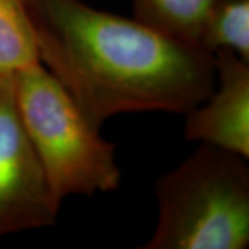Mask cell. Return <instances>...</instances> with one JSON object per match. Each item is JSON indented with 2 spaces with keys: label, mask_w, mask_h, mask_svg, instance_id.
Returning a JSON list of instances; mask_svg holds the SVG:
<instances>
[{
  "label": "cell",
  "mask_w": 249,
  "mask_h": 249,
  "mask_svg": "<svg viewBox=\"0 0 249 249\" xmlns=\"http://www.w3.org/2000/svg\"><path fill=\"white\" fill-rule=\"evenodd\" d=\"M39 61L93 126L186 114L214 86L213 54L82 0H25Z\"/></svg>",
  "instance_id": "obj_1"
},
{
  "label": "cell",
  "mask_w": 249,
  "mask_h": 249,
  "mask_svg": "<svg viewBox=\"0 0 249 249\" xmlns=\"http://www.w3.org/2000/svg\"><path fill=\"white\" fill-rule=\"evenodd\" d=\"M157 224L142 249H245L249 245L248 160L198 144L157 178Z\"/></svg>",
  "instance_id": "obj_2"
},
{
  "label": "cell",
  "mask_w": 249,
  "mask_h": 249,
  "mask_svg": "<svg viewBox=\"0 0 249 249\" xmlns=\"http://www.w3.org/2000/svg\"><path fill=\"white\" fill-rule=\"evenodd\" d=\"M14 97L55 204L61 208L70 196L115 191L122 178L115 145L40 62L14 76Z\"/></svg>",
  "instance_id": "obj_3"
},
{
  "label": "cell",
  "mask_w": 249,
  "mask_h": 249,
  "mask_svg": "<svg viewBox=\"0 0 249 249\" xmlns=\"http://www.w3.org/2000/svg\"><path fill=\"white\" fill-rule=\"evenodd\" d=\"M58 212L18 115L14 76L0 79V237L53 226Z\"/></svg>",
  "instance_id": "obj_4"
},
{
  "label": "cell",
  "mask_w": 249,
  "mask_h": 249,
  "mask_svg": "<svg viewBox=\"0 0 249 249\" xmlns=\"http://www.w3.org/2000/svg\"><path fill=\"white\" fill-rule=\"evenodd\" d=\"M214 57V86L186 112L184 137L249 158V61L220 50Z\"/></svg>",
  "instance_id": "obj_5"
},
{
  "label": "cell",
  "mask_w": 249,
  "mask_h": 249,
  "mask_svg": "<svg viewBox=\"0 0 249 249\" xmlns=\"http://www.w3.org/2000/svg\"><path fill=\"white\" fill-rule=\"evenodd\" d=\"M137 21L163 35L199 46L214 0H130ZM201 47V46H199Z\"/></svg>",
  "instance_id": "obj_6"
},
{
  "label": "cell",
  "mask_w": 249,
  "mask_h": 249,
  "mask_svg": "<svg viewBox=\"0 0 249 249\" xmlns=\"http://www.w3.org/2000/svg\"><path fill=\"white\" fill-rule=\"evenodd\" d=\"M39 61L25 0H0V79L16 76Z\"/></svg>",
  "instance_id": "obj_7"
},
{
  "label": "cell",
  "mask_w": 249,
  "mask_h": 249,
  "mask_svg": "<svg viewBox=\"0 0 249 249\" xmlns=\"http://www.w3.org/2000/svg\"><path fill=\"white\" fill-rule=\"evenodd\" d=\"M199 46L212 54L227 50L249 61V0H214Z\"/></svg>",
  "instance_id": "obj_8"
}]
</instances>
